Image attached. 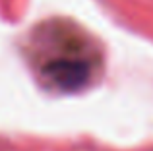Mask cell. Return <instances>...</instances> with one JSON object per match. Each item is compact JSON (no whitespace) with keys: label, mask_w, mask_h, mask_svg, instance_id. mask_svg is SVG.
Masks as SVG:
<instances>
[{"label":"cell","mask_w":153,"mask_h":151,"mask_svg":"<svg viewBox=\"0 0 153 151\" xmlns=\"http://www.w3.org/2000/svg\"><path fill=\"white\" fill-rule=\"evenodd\" d=\"M35 58L45 79L60 89H79L91 79L97 66V50L76 29L51 23L35 33Z\"/></svg>","instance_id":"1"}]
</instances>
